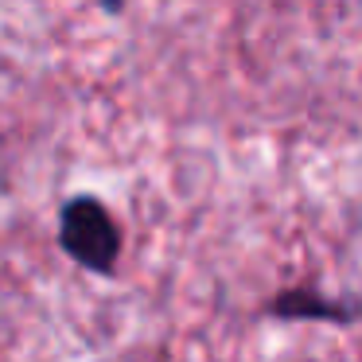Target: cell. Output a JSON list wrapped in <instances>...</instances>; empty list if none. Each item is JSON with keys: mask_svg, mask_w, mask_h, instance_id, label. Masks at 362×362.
I'll use <instances>...</instances> for the list:
<instances>
[{"mask_svg": "<svg viewBox=\"0 0 362 362\" xmlns=\"http://www.w3.org/2000/svg\"><path fill=\"white\" fill-rule=\"evenodd\" d=\"M59 245L82 269L110 276L121 261V226L102 199L74 195L59 211Z\"/></svg>", "mask_w": 362, "mask_h": 362, "instance_id": "obj_1", "label": "cell"}, {"mask_svg": "<svg viewBox=\"0 0 362 362\" xmlns=\"http://www.w3.org/2000/svg\"><path fill=\"white\" fill-rule=\"evenodd\" d=\"M261 312L269 320H284V323H331V327H351L362 320V304L358 300H343V296H327L320 288H281L265 300Z\"/></svg>", "mask_w": 362, "mask_h": 362, "instance_id": "obj_2", "label": "cell"}, {"mask_svg": "<svg viewBox=\"0 0 362 362\" xmlns=\"http://www.w3.org/2000/svg\"><path fill=\"white\" fill-rule=\"evenodd\" d=\"M110 8H121V0H110Z\"/></svg>", "mask_w": 362, "mask_h": 362, "instance_id": "obj_3", "label": "cell"}]
</instances>
